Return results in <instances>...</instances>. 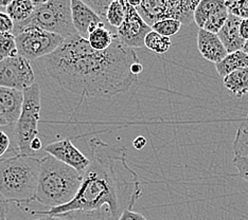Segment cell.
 Wrapping results in <instances>:
<instances>
[{"mask_svg": "<svg viewBox=\"0 0 248 220\" xmlns=\"http://www.w3.org/2000/svg\"><path fill=\"white\" fill-rule=\"evenodd\" d=\"M43 65L53 81L81 101L111 99L125 92L143 71L135 50L124 46L117 36L108 49L95 51L87 39L75 34L44 58Z\"/></svg>", "mask_w": 248, "mask_h": 220, "instance_id": "6da1fadb", "label": "cell"}, {"mask_svg": "<svg viewBox=\"0 0 248 220\" xmlns=\"http://www.w3.org/2000/svg\"><path fill=\"white\" fill-rule=\"evenodd\" d=\"M89 165L82 174L77 195L64 205L48 211H31L33 215H59L76 211H95L107 207L119 218L125 210H132L142 197L138 175L128 166L126 149L106 143L100 138L89 141Z\"/></svg>", "mask_w": 248, "mask_h": 220, "instance_id": "7a4b0ae2", "label": "cell"}, {"mask_svg": "<svg viewBox=\"0 0 248 220\" xmlns=\"http://www.w3.org/2000/svg\"><path fill=\"white\" fill-rule=\"evenodd\" d=\"M9 213V203L0 197V220H8L7 215Z\"/></svg>", "mask_w": 248, "mask_h": 220, "instance_id": "d590c367", "label": "cell"}, {"mask_svg": "<svg viewBox=\"0 0 248 220\" xmlns=\"http://www.w3.org/2000/svg\"><path fill=\"white\" fill-rule=\"evenodd\" d=\"M233 165L238 171L239 176L248 182V158L246 157H234Z\"/></svg>", "mask_w": 248, "mask_h": 220, "instance_id": "f546056e", "label": "cell"}, {"mask_svg": "<svg viewBox=\"0 0 248 220\" xmlns=\"http://www.w3.org/2000/svg\"><path fill=\"white\" fill-rule=\"evenodd\" d=\"M224 5L225 3L222 0H201L194 11L193 21L200 29H202L206 20Z\"/></svg>", "mask_w": 248, "mask_h": 220, "instance_id": "d6986e66", "label": "cell"}, {"mask_svg": "<svg viewBox=\"0 0 248 220\" xmlns=\"http://www.w3.org/2000/svg\"><path fill=\"white\" fill-rule=\"evenodd\" d=\"M14 36L18 55L29 61L44 59L53 53L65 39L32 26L24 28Z\"/></svg>", "mask_w": 248, "mask_h": 220, "instance_id": "ba28073f", "label": "cell"}, {"mask_svg": "<svg viewBox=\"0 0 248 220\" xmlns=\"http://www.w3.org/2000/svg\"><path fill=\"white\" fill-rule=\"evenodd\" d=\"M36 27L44 31L56 34L63 38L77 34L71 20V9L69 0H47L38 1L30 19L24 26L14 29L16 34L26 27Z\"/></svg>", "mask_w": 248, "mask_h": 220, "instance_id": "5b68a950", "label": "cell"}, {"mask_svg": "<svg viewBox=\"0 0 248 220\" xmlns=\"http://www.w3.org/2000/svg\"><path fill=\"white\" fill-rule=\"evenodd\" d=\"M45 151L54 159L72 167L80 174L85 172L90 162L88 158L76 147L70 139L50 143L45 147Z\"/></svg>", "mask_w": 248, "mask_h": 220, "instance_id": "8fae6325", "label": "cell"}, {"mask_svg": "<svg viewBox=\"0 0 248 220\" xmlns=\"http://www.w3.org/2000/svg\"><path fill=\"white\" fill-rule=\"evenodd\" d=\"M144 47L157 54L167 53L172 46L171 38L161 36L160 34L151 31L144 38Z\"/></svg>", "mask_w": 248, "mask_h": 220, "instance_id": "7402d4cb", "label": "cell"}, {"mask_svg": "<svg viewBox=\"0 0 248 220\" xmlns=\"http://www.w3.org/2000/svg\"><path fill=\"white\" fill-rule=\"evenodd\" d=\"M240 22L241 18L232 14H229L226 22L217 34L219 41L222 42L223 46L226 49L227 53L235 52V51L242 50L244 47L245 41L241 38L239 33Z\"/></svg>", "mask_w": 248, "mask_h": 220, "instance_id": "9a60e30c", "label": "cell"}, {"mask_svg": "<svg viewBox=\"0 0 248 220\" xmlns=\"http://www.w3.org/2000/svg\"><path fill=\"white\" fill-rule=\"evenodd\" d=\"M35 220H75L70 215V213L65 214H59V215H45L42 218H38Z\"/></svg>", "mask_w": 248, "mask_h": 220, "instance_id": "836d02e7", "label": "cell"}, {"mask_svg": "<svg viewBox=\"0 0 248 220\" xmlns=\"http://www.w3.org/2000/svg\"><path fill=\"white\" fill-rule=\"evenodd\" d=\"M11 1H12V0H0V7L7 8Z\"/></svg>", "mask_w": 248, "mask_h": 220, "instance_id": "f35d334b", "label": "cell"}, {"mask_svg": "<svg viewBox=\"0 0 248 220\" xmlns=\"http://www.w3.org/2000/svg\"><path fill=\"white\" fill-rule=\"evenodd\" d=\"M228 13L232 14L241 19H248V0L246 1H224Z\"/></svg>", "mask_w": 248, "mask_h": 220, "instance_id": "83f0119b", "label": "cell"}, {"mask_svg": "<svg viewBox=\"0 0 248 220\" xmlns=\"http://www.w3.org/2000/svg\"><path fill=\"white\" fill-rule=\"evenodd\" d=\"M22 92L24 102L15 127V143L17 147L16 154L33 157L30 144L33 139L38 137V123L42 111L41 88L37 83H34Z\"/></svg>", "mask_w": 248, "mask_h": 220, "instance_id": "8992f818", "label": "cell"}, {"mask_svg": "<svg viewBox=\"0 0 248 220\" xmlns=\"http://www.w3.org/2000/svg\"><path fill=\"white\" fill-rule=\"evenodd\" d=\"M223 85L234 97H244L248 93V68L229 73L223 77Z\"/></svg>", "mask_w": 248, "mask_h": 220, "instance_id": "ac0fdd59", "label": "cell"}, {"mask_svg": "<svg viewBox=\"0 0 248 220\" xmlns=\"http://www.w3.org/2000/svg\"><path fill=\"white\" fill-rule=\"evenodd\" d=\"M70 9L73 28L82 38L87 39L90 33L107 25L82 0H71Z\"/></svg>", "mask_w": 248, "mask_h": 220, "instance_id": "7c38bea8", "label": "cell"}, {"mask_svg": "<svg viewBox=\"0 0 248 220\" xmlns=\"http://www.w3.org/2000/svg\"><path fill=\"white\" fill-rule=\"evenodd\" d=\"M197 48L202 58L213 64H217L227 55V51L217 34L204 29H200L197 33Z\"/></svg>", "mask_w": 248, "mask_h": 220, "instance_id": "4fadbf2b", "label": "cell"}, {"mask_svg": "<svg viewBox=\"0 0 248 220\" xmlns=\"http://www.w3.org/2000/svg\"><path fill=\"white\" fill-rule=\"evenodd\" d=\"M11 145V141L9 135L5 133L4 132L0 131V158H1L5 152L8 151Z\"/></svg>", "mask_w": 248, "mask_h": 220, "instance_id": "d6a6232c", "label": "cell"}, {"mask_svg": "<svg viewBox=\"0 0 248 220\" xmlns=\"http://www.w3.org/2000/svg\"><path fill=\"white\" fill-rule=\"evenodd\" d=\"M14 30V22L9 15L4 12H0V33H12Z\"/></svg>", "mask_w": 248, "mask_h": 220, "instance_id": "4dcf8cb0", "label": "cell"}, {"mask_svg": "<svg viewBox=\"0 0 248 220\" xmlns=\"http://www.w3.org/2000/svg\"><path fill=\"white\" fill-rule=\"evenodd\" d=\"M242 50H243L246 54H248V41L245 42L244 47H243V49H242Z\"/></svg>", "mask_w": 248, "mask_h": 220, "instance_id": "60d3db41", "label": "cell"}, {"mask_svg": "<svg viewBox=\"0 0 248 220\" xmlns=\"http://www.w3.org/2000/svg\"><path fill=\"white\" fill-rule=\"evenodd\" d=\"M24 92L15 89L0 87V116L9 124L16 123L18 120Z\"/></svg>", "mask_w": 248, "mask_h": 220, "instance_id": "5bb4252c", "label": "cell"}, {"mask_svg": "<svg viewBox=\"0 0 248 220\" xmlns=\"http://www.w3.org/2000/svg\"><path fill=\"white\" fill-rule=\"evenodd\" d=\"M39 159L16 154L0 159V197L18 206L34 200Z\"/></svg>", "mask_w": 248, "mask_h": 220, "instance_id": "277c9868", "label": "cell"}, {"mask_svg": "<svg viewBox=\"0 0 248 220\" xmlns=\"http://www.w3.org/2000/svg\"><path fill=\"white\" fill-rule=\"evenodd\" d=\"M125 17L124 0H112L106 13V22L112 28H119Z\"/></svg>", "mask_w": 248, "mask_h": 220, "instance_id": "603a6c76", "label": "cell"}, {"mask_svg": "<svg viewBox=\"0 0 248 220\" xmlns=\"http://www.w3.org/2000/svg\"><path fill=\"white\" fill-rule=\"evenodd\" d=\"M31 61L20 55L0 60V87L25 91L35 82Z\"/></svg>", "mask_w": 248, "mask_h": 220, "instance_id": "9c48e42d", "label": "cell"}, {"mask_svg": "<svg viewBox=\"0 0 248 220\" xmlns=\"http://www.w3.org/2000/svg\"><path fill=\"white\" fill-rule=\"evenodd\" d=\"M111 1L112 0H88V1H84V2H85L88 7L100 17L101 19L106 22L107 9H108Z\"/></svg>", "mask_w": 248, "mask_h": 220, "instance_id": "f1b7e54d", "label": "cell"}, {"mask_svg": "<svg viewBox=\"0 0 248 220\" xmlns=\"http://www.w3.org/2000/svg\"><path fill=\"white\" fill-rule=\"evenodd\" d=\"M125 5V17L121 26L117 29V37L128 48L144 47V38L152 31V28L146 25L141 16L134 7L124 0Z\"/></svg>", "mask_w": 248, "mask_h": 220, "instance_id": "30bf717a", "label": "cell"}, {"mask_svg": "<svg viewBox=\"0 0 248 220\" xmlns=\"http://www.w3.org/2000/svg\"><path fill=\"white\" fill-rule=\"evenodd\" d=\"M117 220H148V219L137 212H134L132 210H125L121 213V215Z\"/></svg>", "mask_w": 248, "mask_h": 220, "instance_id": "1f68e13d", "label": "cell"}, {"mask_svg": "<svg viewBox=\"0 0 248 220\" xmlns=\"http://www.w3.org/2000/svg\"><path fill=\"white\" fill-rule=\"evenodd\" d=\"M81 182L82 174L47 155L39 159L34 200L49 208L64 205L75 198Z\"/></svg>", "mask_w": 248, "mask_h": 220, "instance_id": "3957f363", "label": "cell"}, {"mask_svg": "<svg viewBox=\"0 0 248 220\" xmlns=\"http://www.w3.org/2000/svg\"><path fill=\"white\" fill-rule=\"evenodd\" d=\"M228 15H229L228 11L226 7L224 5L223 8L218 9L217 12H214L209 18L206 20L202 29L213 34H217L218 31L222 29V27L224 26L225 22H226Z\"/></svg>", "mask_w": 248, "mask_h": 220, "instance_id": "d4e9b609", "label": "cell"}, {"mask_svg": "<svg viewBox=\"0 0 248 220\" xmlns=\"http://www.w3.org/2000/svg\"><path fill=\"white\" fill-rule=\"evenodd\" d=\"M42 148H43V143H42V140L39 139V137L33 139L30 144V150L32 151V154L33 155L36 154V152L41 150Z\"/></svg>", "mask_w": 248, "mask_h": 220, "instance_id": "8d00e7d4", "label": "cell"}, {"mask_svg": "<svg viewBox=\"0 0 248 220\" xmlns=\"http://www.w3.org/2000/svg\"><path fill=\"white\" fill-rule=\"evenodd\" d=\"M248 68V54L243 50L235 51L232 53H227L225 58L216 64V69L219 76L225 77L229 73Z\"/></svg>", "mask_w": 248, "mask_h": 220, "instance_id": "e0dca14e", "label": "cell"}, {"mask_svg": "<svg viewBox=\"0 0 248 220\" xmlns=\"http://www.w3.org/2000/svg\"><path fill=\"white\" fill-rule=\"evenodd\" d=\"M199 2V0H143L135 9L150 27L162 19H175L190 25Z\"/></svg>", "mask_w": 248, "mask_h": 220, "instance_id": "52a82bcc", "label": "cell"}, {"mask_svg": "<svg viewBox=\"0 0 248 220\" xmlns=\"http://www.w3.org/2000/svg\"><path fill=\"white\" fill-rule=\"evenodd\" d=\"M17 55L15 36L12 33H0V60Z\"/></svg>", "mask_w": 248, "mask_h": 220, "instance_id": "4316f807", "label": "cell"}, {"mask_svg": "<svg viewBox=\"0 0 248 220\" xmlns=\"http://www.w3.org/2000/svg\"><path fill=\"white\" fill-rule=\"evenodd\" d=\"M75 220H117L106 206L95 211L69 212Z\"/></svg>", "mask_w": 248, "mask_h": 220, "instance_id": "484cf974", "label": "cell"}, {"mask_svg": "<svg viewBox=\"0 0 248 220\" xmlns=\"http://www.w3.org/2000/svg\"><path fill=\"white\" fill-rule=\"evenodd\" d=\"M234 157L248 158V114L241 121L232 143Z\"/></svg>", "mask_w": 248, "mask_h": 220, "instance_id": "44dd1931", "label": "cell"}, {"mask_svg": "<svg viewBox=\"0 0 248 220\" xmlns=\"http://www.w3.org/2000/svg\"><path fill=\"white\" fill-rule=\"evenodd\" d=\"M183 24L175 19H162L159 21H156L155 24L152 26V31L160 34L161 36H165L170 38L179 32L182 29Z\"/></svg>", "mask_w": 248, "mask_h": 220, "instance_id": "cb8c5ba5", "label": "cell"}, {"mask_svg": "<svg viewBox=\"0 0 248 220\" xmlns=\"http://www.w3.org/2000/svg\"><path fill=\"white\" fill-rule=\"evenodd\" d=\"M38 3V0H12L5 10L12 21L14 29L24 26L30 19Z\"/></svg>", "mask_w": 248, "mask_h": 220, "instance_id": "2e32d148", "label": "cell"}, {"mask_svg": "<svg viewBox=\"0 0 248 220\" xmlns=\"http://www.w3.org/2000/svg\"><path fill=\"white\" fill-rule=\"evenodd\" d=\"M239 33L243 41H248V19H241L239 26Z\"/></svg>", "mask_w": 248, "mask_h": 220, "instance_id": "e575fe53", "label": "cell"}, {"mask_svg": "<svg viewBox=\"0 0 248 220\" xmlns=\"http://www.w3.org/2000/svg\"><path fill=\"white\" fill-rule=\"evenodd\" d=\"M4 125H8V123L5 122V120L1 116H0V126H4Z\"/></svg>", "mask_w": 248, "mask_h": 220, "instance_id": "ab89813d", "label": "cell"}, {"mask_svg": "<svg viewBox=\"0 0 248 220\" xmlns=\"http://www.w3.org/2000/svg\"><path fill=\"white\" fill-rule=\"evenodd\" d=\"M116 36V34H112L106 27H101L89 34L87 41L93 50L104 51L111 46Z\"/></svg>", "mask_w": 248, "mask_h": 220, "instance_id": "ffe728a7", "label": "cell"}, {"mask_svg": "<svg viewBox=\"0 0 248 220\" xmlns=\"http://www.w3.org/2000/svg\"><path fill=\"white\" fill-rule=\"evenodd\" d=\"M145 144H146V139L144 137H142V135H139V137L135 139L133 142L134 147L136 149H142Z\"/></svg>", "mask_w": 248, "mask_h": 220, "instance_id": "74e56055", "label": "cell"}]
</instances>
